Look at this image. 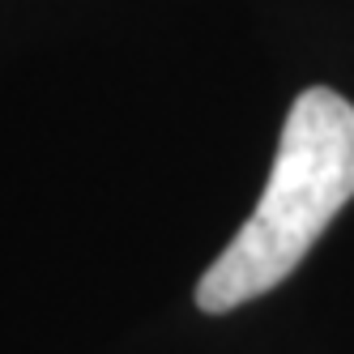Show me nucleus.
Returning a JSON list of instances; mask_svg holds the SVG:
<instances>
[{
	"instance_id": "1",
	"label": "nucleus",
	"mask_w": 354,
	"mask_h": 354,
	"mask_svg": "<svg viewBox=\"0 0 354 354\" xmlns=\"http://www.w3.org/2000/svg\"><path fill=\"white\" fill-rule=\"evenodd\" d=\"M350 196L354 103L328 86H312L286 111L277 158L252 218L201 273L196 308L222 316L286 282Z\"/></svg>"
}]
</instances>
